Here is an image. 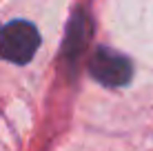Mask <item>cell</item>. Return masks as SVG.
I'll use <instances>...</instances> for the list:
<instances>
[{
  "instance_id": "1",
  "label": "cell",
  "mask_w": 153,
  "mask_h": 151,
  "mask_svg": "<svg viewBox=\"0 0 153 151\" xmlns=\"http://www.w3.org/2000/svg\"><path fill=\"white\" fill-rule=\"evenodd\" d=\"M38 29L27 20H13L0 31V56L13 65H25L38 51Z\"/></svg>"
},
{
  "instance_id": "2",
  "label": "cell",
  "mask_w": 153,
  "mask_h": 151,
  "mask_svg": "<svg viewBox=\"0 0 153 151\" xmlns=\"http://www.w3.org/2000/svg\"><path fill=\"white\" fill-rule=\"evenodd\" d=\"M89 74L104 87H122L131 80L133 67L126 56L107 47H98L89 60Z\"/></svg>"
}]
</instances>
